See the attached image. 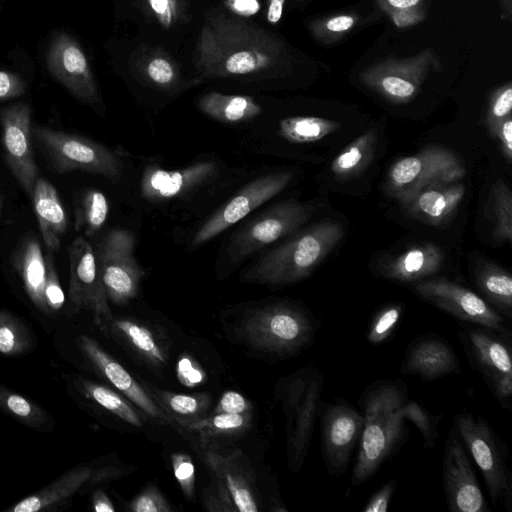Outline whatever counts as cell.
Instances as JSON below:
<instances>
[{
	"label": "cell",
	"instance_id": "obj_1",
	"mask_svg": "<svg viewBox=\"0 0 512 512\" xmlns=\"http://www.w3.org/2000/svg\"><path fill=\"white\" fill-rule=\"evenodd\" d=\"M287 56L282 40L237 18H210L196 46L195 66L205 77L259 74L279 66Z\"/></svg>",
	"mask_w": 512,
	"mask_h": 512
},
{
	"label": "cell",
	"instance_id": "obj_2",
	"mask_svg": "<svg viewBox=\"0 0 512 512\" xmlns=\"http://www.w3.org/2000/svg\"><path fill=\"white\" fill-rule=\"evenodd\" d=\"M407 387L400 380H379L359 398L363 425L351 483L361 485L397 452L407 437L404 405Z\"/></svg>",
	"mask_w": 512,
	"mask_h": 512
},
{
	"label": "cell",
	"instance_id": "obj_3",
	"mask_svg": "<svg viewBox=\"0 0 512 512\" xmlns=\"http://www.w3.org/2000/svg\"><path fill=\"white\" fill-rule=\"evenodd\" d=\"M342 237L338 222L317 223L264 254L241 274V281L278 287L303 280Z\"/></svg>",
	"mask_w": 512,
	"mask_h": 512
},
{
	"label": "cell",
	"instance_id": "obj_4",
	"mask_svg": "<svg viewBox=\"0 0 512 512\" xmlns=\"http://www.w3.org/2000/svg\"><path fill=\"white\" fill-rule=\"evenodd\" d=\"M241 331L253 347L286 356L294 355L312 343L317 324L303 308L289 302H277L248 313Z\"/></svg>",
	"mask_w": 512,
	"mask_h": 512
},
{
	"label": "cell",
	"instance_id": "obj_5",
	"mask_svg": "<svg viewBox=\"0 0 512 512\" xmlns=\"http://www.w3.org/2000/svg\"><path fill=\"white\" fill-rule=\"evenodd\" d=\"M324 376L308 366L283 379L280 396L287 418V456L290 468L298 472L307 456L315 421L321 407Z\"/></svg>",
	"mask_w": 512,
	"mask_h": 512
},
{
	"label": "cell",
	"instance_id": "obj_6",
	"mask_svg": "<svg viewBox=\"0 0 512 512\" xmlns=\"http://www.w3.org/2000/svg\"><path fill=\"white\" fill-rule=\"evenodd\" d=\"M453 426L482 473L491 503L501 502L511 512L512 472L504 443L482 417L472 413L456 414Z\"/></svg>",
	"mask_w": 512,
	"mask_h": 512
},
{
	"label": "cell",
	"instance_id": "obj_7",
	"mask_svg": "<svg viewBox=\"0 0 512 512\" xmlns=\"http://www.w3.org/2000/svg\"><path fill=\"white\" fill-rule=\"evenodd\" d=\"M464 175L465 168L456 154L445 147L430 145L391 166L386 190L405 205L423 188L458 182Z\"/></svg>",
	"mask_w": 512,
	"mask_h": 512
},
{
	"label": "cell",
	"instance_id": "obj_8",
	"mask_svg": "<svg viewBox=\"0 0 512 512\" xmlns=\"http://www.w3.org/2000/svg\"><path fill=\"white\" fill-rule=\"evenodd\" d=\"M459 338L471 365L504 409H511L512 358L511 337L476 325L465 324Z\"/></svg>",
	"mask_w": 512,
	"mask_h": 512
},
{
	"label": "cell",
	"instance_id": "obj_9",
	"mask_svg": "<svg viewBox=\"0 0 512 512\" xmlns=\"http://www.w3.org/2000/svg\"><path fill=\"white\" fill-rule=\"evenodd\" d=\"M32 132L58 171L82 170L113 181L122 175L123 163L120 158L91 139L39 126L34 127Z\"/></svg>",
	"mask_w": 512,
	"mask_h": 512
},
{
	"label": "cell",
	"instance_id": "obj_10",
	"mask_svg": "<svg viewBox=\"0 0 512 512\" xmlns=\"http://www.w3.org/2000/svg\"><path fill=\"white\" fill-rule=\"evenodd\" d=\"M416 295L467 324L493 330L511 337L510 320L498 313L484 298L472 290L444 278L413 283Z\"/></svg>",
	"mask_w": 512,
	"mask_h": 512
},
{
	"label": "cell",
	"instance_id": "obj_11",
	"mask_svg": "<svg viewBox=\"0 0 512 512\" xmlns=\"http://www.w3.org/2000/svg\"><path fill=\"white\" fill-rule=\"evenodd\" d=\"M314 207L294 200H286L266 209L255 216L230 240L227 257L232 263H239L297 231L312 216Z\"/></svg>",
	"mask_w": 512,
	"mask_h": 512
},
{
	"label": "cell",
	"instance_id": "obj_12",
	"mask_svg": "<svg viewBox=\"0 0 512 512\" xmlns=\"http://www.w3.org/2000/svg\"><path fill=\"white\" fill-rule=\"evenodd\" d=\"M439 61L431 49L406 58H386L365 68L360 81L383 98L396 104L412 101L432 68Z\"/></svg>",
	"mask_w": 512,
	"mask_h": 512
},
{
	"label": "cell",
	"instance_id": "obj_13",
	"mask_svg": "<svg viewBox=\"0 0 512 512\" xmlns=\"http://www.w3.org/2000/svg\"><path fill=\"white\" fill-rule=\"evenodd\" d=\"M135 238L125 229H113L102 240L96 255L108 300L125 305L135 298L144 271L134 257Z\"/></svg>",
	"mask_w": 512,
	"mask_h": 512
},
{
	"label": "cell",
	"instance_id": "obj_14",
	"mask_svg": "<svg viewBox=\"0 0 512 512\" xmlns=\"http://www.w3.org/2000/svg\"><path fill=\"white\" fill-rule=\"evenodd\" d=\"M321 411V452L331 476L344 474L358 446L363 418L348 402L337 400L324 403Z\"/></svg>",
	"mask_w": 512,
	"mask_h": 512
},
{
	"label": "cell",
	"instance_id": "obj_15",
	"mask_svg": "<svg viewBox=\"0 0 512 512\" xmlns=\"http://www.w3.org/2000/svg\"><path fill=\"white\" fill-rule=\"evenodd\" d=\"M292 178L291 171H280L265 174L250 181L201 225L193 236L192 246L198 247L205 244L242 220L253 210L283 191Z\"/></svg>",
	"mask_w": 512,
	"mask_h": 512
},
{
	"label": "cell",
	"instance_id": "obj_16",
	"mask_svg": "<svg viewBox=\"0 0 512 512\" xmlns=\"http://www.w3.org/2000/svg\"><path fill=\"white\" fill-rule=\"evenodd\" d=\"M69 299L77 309L91 311L94 323L106 331L112 313L100 278L96 254L84 236L77 237L69 248Z\"/></svg>",
	"mask_w": 512,
	"mask_h": 512
},
{
	"label": "cell",
	"instance_id": "obj_17",
	"mask_svg": "<svg viewBox=\"0 0 512 512\" xmlns=\"http://www.w3.org/2000/svg\"><path fill=\"white\" fill-rule=\"evenodd\" d=\"M442 481L451 512H487L488 503L475 475L469 453L454 426L445 440Z\"/></svg>",
	"mask_w": 512,
	"mask_h": 512
},
{
	"label": "cell",
	"instance_id": "obj_18",
	"mask_svg": "<svg viewBox=\"0 0 512 512\" xmlns=\"http://www.w3.org/2000/svg\"><path fill=\"white\" fill-rule=\"evenodd\" d=\"M7 165L28 196L38 179L31 141V109L19 103L0 110Z\"/></svg>",
	"mask_w": 512,
	"mask_h": 512
},
{
	"label": "cell",
	"instance_id": "obj_19",
	"mask_svg": "<svg viewBox=\"0 0 512 512\" xmlns=\"http://www.w3.org/2000/svg\"><path fill=\"white\" fill-rule=\"evenodd\" d=\"M47 67L79 100L93 104L98 101L96 82L89 62L75 39L62 33L50 44Z\"/></svg>",
	"mask_w": 512,
	"mask_h": 512
},
{
	"label": "cell",
	"instance_id": "obj_20",
	"mask_svg": "<svg viewBox=\"0 0 512 512\" xmlns=\"http://www.w3.org/2000/svg\"><path fill=\"white\" fill-rule=\"evenodd\" d=\"M78 346L96 370L142 411L153 418L171 421V417L157 404L149 392L97 341L87 335H81L78 337Z\"/></svg>",
	"mask_w": 512,
	"mask_h": 512
},
{
	"label": "cell",
	"instance_id": "obj_21",
	"mask_svg": "<svg viewBox=\"0 0 512 512\" xmlns=\"http://www.w3.org/2000/svg\"><path fill=\"white\" fill-rule=\"evenodd\" d=\"M216 173L213 162H198L179 170L148 165L140 182L141 195L150 201H164L185 195L211 180Z\"/></svg>",
	"mask_w": 512,
	"mask_h": 512
},
{
	"label": "cell",
	"instance_id": "obj_22",
	"mask_svg": "<svg viewBox=\"0 0 512 512\" xmlns=\"http://www.w3.org/2000/svg\"><path fill=\"white\" fill-rule=\"evenodd\" d=\"M459 359L448 341L437 335H424L408 346L401 372L433 381L460 373Z\"/></svg>",
	"mask_w": 512,
	"mask_h": 512
},
{
	"label": "cell",
	"instance_id": "obj_23",
	"mask_svg": "<svg viewBox=\"0 0 512 512\" xmlns=\"http://www.w3.org/2000/svg\"><path fill=\"white\" fill-rule=\"evenodd\" d=\"M465 191L459 182L431 185L416 193L404 206L418 219L438 226L453 216Z\"/></svg>",
	"mask_w": 512,
	"mask_h": 512
},
{
	"label": "cell",
	"instance_id": "obj_24",
	"mask_svg": "<svg viewBox=\"0 0 512 512\" xmlns=\"http://www.w3.org/2000/svg\"><path fill=\"white\" fill-rule=\"evenodd\" d=\"M443 263L442 249L432 243H424L388 260L381 271L389 279L415 283L436 274Z\"/></svg>",
	"mask_w": 512,
	"mask_h": 512
},
{
	"label": "cell",
	"instance_id": "obj_25",
	"mask_svg": "<svg viewBox=\"0 0 512 512\" xmlns=\"http://www.w3.org/2000/svg\"><path fill=\"white\" fill-rule=\"evenodd\" d=\"M31 197L42 239L49 252H56L67 227L66 213L58 193L48 180L38 178Z\"/></svg>",
	"mask_w": 512,
	"mask_h": 512
},
{
	"label": "cell",
	"instance_id": "obj_26",
	"mask_svg": "<svg viewBox=\"0 0 512 512\" xmlns=\"http://www.w3.org/2000/svg\"><path fill=\"white\" fill-rule=\"evenodd\" d=\"M13 264L30 300L39 310L48 313L44 295L47 265L37 239L27 237L19 245L14 253Z\"/></svg>",
	"mask_w": 512,
	"mask_h": 512
},
{
	"label": "cell",
	"instance_id": "obj_27",
	"mask_svg": "<svg viewBox=\"0 0 512 512\" xmlns=\"http://www.w3.org/2000/svg\"><path fill=\"white\" fill-rule=\"evenodd\" d=\"M93 470L81 466L74 468L38 492L24 498L9 509L11 512H37L60 504L71 497L84 483L91 480Z\"/></svg>",
	"mask_w": 512,
	"mask_h": 512
},
{
	"label": "cell",
	"instance_id": "obj_28",
	"mask_svg": "<svg viewBox=\"0 0 512 512\" xmlns=\"http://www.w3.org/2000/svg\"><path fill=\"white\" fill-rule=\"evenodd\" d=\"M198 107L207 116L223 123H239L251 120L262 112V107L253 97L225 95L209 92L198 101Z\"/></svg>",
	"mask_w": 512,
	"mask_h": 512
},
{
	"label": "cell",
	"instance_id": "obj_29",
	"mask_svg": "<svg viewBox=\"0 0 512 512\" xmlns=\"http://www.w3.org/2000/svg\"><path fill=\"white\" fill-rule=\"evenodd\" d=\"M107 330L128 344L148 364L161 367L166 363V354L153 332L133 320L112 319Z\"/></svg>",
	"mask_w": 512,
	"mask_h": 512
},
{
	"label": "cell",
	"instance_id": "obj_30",
	"mask_svg": "<svg viewBox=\"0 0 512 512\" xmlns=\"http://www.w3.org/2000/svg\"><path fill=\"white\" fill-rule=\"evenodd\" d=\"M476 284L484 299L502 316L512 318V277L504 269L485 264L478 268Z\"/></svg>",
	"mask_w": 512,
	"mask_h": 512
},
{
	"label": "cell",
	"instance_id": "obj_31",
	"mask_svg": "<svg viewBox=\"0 0 512 512\" xmlns=\"http://www.w3.org/2000/svg\"><path fill=\"white\" fill-rule=\"evenodd\" d=\"M207 461L218 475L236 510L241 512L258 511L250 486L229 459L210 453L207 454Z\"/></svg>",
	"mask_w": 512,
	"mask_h": 512
},
{
	"label": "cell",
	"instance_id": "obj_32",
	"mask_svg": "<svg viewBox=\"0 0 512 512\" xmlns=\"http://www.w3.org/2000/svg\"><path fill=\"white\" fill-rule=\"evenodd\" d=\"M338 121L315 116H296L282 119L278 133L288 142L303 144L317 142L341 128Z\"/></svg>",
	"mask_w": 512,
	"mask_h": 512
},
{
	"label": "cell",
	"instance_id": "obj_33",
	"mask_svg": "<svg viewBox=\"0 0 512 512\" xmlns=\"http://www.w3.org/2000/svg\"><path fill=\"white\" fill-rule=\"evenodd\" d=\"M377 142V131L369 129L340 152L331 163L332 173L349 178L362 171L371 161Z\"/></svg>",
	"mask_w": 512,
	"mask_h": 512
},
{
	"label": "cell",
	"instance_id": "obj_34",
	"mask_svg": "<svg viewBox=\"0 0 512 512\" xmlns=\"http://www.w3.org/2000/svg\"><path fill=\"white\" fill-rule=\"evenodd\" d=\"M109 204L106 196L99 190H85L76 209L75 229L82 230L84 236L95 235L106 222Z\"/></svg>",
	"mask_w": 512,
	"mask_h": 512
},
{
	"label": "cell",
	"instance_id": "obj_35",
	"mask_svg": "<svg viewBox=\"0 0 512 512\" xmlns=\"http://www.w3.org/2000/svg\"><path fill=\"white\" fill-rule=\"evenodd\" d=\"M82 393L101 407L129 424L141 427L142 420L135 409L113 390L89 380L81 382Z\"/></svg>",
	"mask_w": 512,
	"mask_h": 512
},
{
	"label": "cell",
	"instance_id": "obj_36",
	"mask_svg": "<svg viewBox=\"0 0 512 512\" xmlns=\"http://www.w3.org/2000/svg\"><path fill=\"white\" fill-rule=\"evenodd\" d=\"M361 22V15L343 12L314 20L309 24V29L315 39L331 44L353 31Z\"/></svg>",
	"mask_w": 512,
	"mask_h": 512
},
{
	"label": "cell",
	"instance_id": "obj_37",
	"mask_svg": "<svg viewBox=\"0 0 512 512\" xmlns=\"http://www.w3.org/2000/svg\"><path fill=\"white\" fill-rule=\"evenodd\" d=\"M249 420L250 415L247 413H214L210 418L194 419L180 424L186 426L187 429L197 431L203 438H210L240 432L249 424Z\"/></svg>",
	"mask_w": 512,
	"mask_h": 512
},
{
	"label": "cell",
	"instance_id": "obj_38",
	"mask_svg": "<svg viewBox=\"0 0 512 512\" xmlns=\"http://www.w3.org/2000/svg\"><path fill=\"white\" fill-rule=\"evenodd\" d=\"M490 204L494 220L493 237L501 242H511L512 194L505 182L498 181L493 185Z\"/></svg>",
	"mask_w": 512,
	"mask_h": 512
},
{
	"label": "cell",
	"instance_id": "obj_39",
	"mask_svg": "<svg viewBox=\"0 0 512 512\" xmlns=\"http://www.w3.org/2000/svg\"><path fill=\"white\" fill-rule=\"evenodd\" d=\"M158 391V390H157ZM157 400V404L161 407L164 404L163 410L170 416V413L173 414L176 419L183 417L179 423L187 421L188 417H191V420L196 419V417L206 410L207 408V400L204 396H190L183 394H173L169 392L158 391L154 393Z\"/></svg>",
	"mask_w": 512,
	"mask_h": 512
},
{
	"label": "cell",
	"instance_id": "obj_40",
	"mask_svg": "<svg viewBox=\"0 0 512 512\" xmlns=\"http://www.w3.org/2000/svg\"><path fill=\"white\" fill-rule=\"evenodd\" d=\"M403 309L401 303H390L381 307L368 326L367 342L371 345H379L389 339L401 321Z\"/></svg>",
	"mask_w": 512,
	"mask_h": 512
},
{
	"label": "cell",
	"instance_id": "obj_41",
	"mask_svg": "<svg viewBox=\"0 0 512 512\" xmlns=\"http://www.w3.org/2000/svg\"><path fill=\"white\" fill-rule=\"evenodd\" d=\"M0 407L32 427H40L48 420L45 412L25 397L0 386Z\"/></svg>",
	"mask_w": 512,
	"mask_h": 512
},
{
	"label": "cell",
	"instance_id": "obj_42",
	"mask_svg": "<svg viewBox=\"0 0 512 512\" xmlns=\"http://www.w3.org/2000/svg\"><path fill=\"white\" fill-rule=\"evenodd\" d=\"M16 318L0 311V353L17 355L30 346L29 335Z\"/></svg>",
	"mask_w": 512,
	"mask_h": 512
},
{
	"label": "cell",
	"instance_id": "obj_43",
	"mask_svg": "<svg viewBox=\"0 0 512 512\" xmlns=\"http://www.w3.org/2000/svg\"><path fill=\"white\" fill-rule=\"evenodd\" d=\"M405 420L413 423L422 435L424 447L432 448L438 439L440 415L431 414L419 402L407 400L404 405Z\"/></svg>",
	"mask_w": 512,
	"mask_h": 512
},
{
	"label": "cell",
	"instance_id": "obj_44",
	"mask_svg": "<svg viewBox=\"0 0 512 512\" xmlns=\"http://www.w3.org/2000/svg\"><path fill=\"white\" fill-rule=\"evenodd\" d=\"M512 84L507 82L493 91L486 113V125L489 133L495 137L500 124L512 117Z\"/></svg>",
	"mask_w": 512,
	"mask_h": 512
},
{
	"label": "cell",
	"instance_id": "obj_45",
	"mask_svg": "<svg viewBox=\"0 0 512 512\" xmlns=\"http://www.w3.org/2000/svg\"><path fill=\"white\" fill-rule=\"evenodd\" d=\"M146 77L156 86L171 90L178 83V73L174 64L165 56L155 55L144 66Z\"/></svg>",
	"mask_w": 512,
	"mask_h": 512
},
{
	"label": "cell",
	"instance_id": "obj_46",
	"mask_svg": "<svg viewBox=\"0 0 512 512\" xmlns=\"http://www.w3.org/2000/svg\"><path fill=\"white\" fill-rule=\"evenodd\" d=\"M174 476L184 494L191 498L195 488V467L187 454L175 453L171 457Z\"/></svg>",
	"mask_w": 512,
	"mask_h": 512
},
{
	"label": "cell",
	"instance_id": "obj_47",
	"mask_svg": "<svg viewBox=\"0 0 512 512\" xmlns=\"http://www.w3.org/2000/svg\"><path fill=\"white\" fill-rule=\"evenodd\" d=\"M45 259L47 265V280L44 290L45 301L49 312H56L63 307L65 296L54 267L53 258L50 253H47Z\"/></svg>",
	"mask_w": 512,
	"mask_h": 512
},
{
	"label": "cell",
	"instance_id": "obj_48",
	"mask_svg": "<svg viewBox=\"0 0 512 512\" xmlns=\"http://www.w3.org/2000/svg\"><path fill=\"white\" fill-rule=\"evenodd\" d=\"M130 510L134 512H170L171 507L156 488H148L130 503Z\"/></svg>",
	"mask_w": 512,
	"mask_h": 512
},
{
	"label": "cell",
	"instance_id": "obj_49",
	"mask_svg": "<svg viewBox=\"0 0 512 512\" xmlns=\"http://www.w3.org/2000/svg\"><path fill=\"white\" fill-rule=\"evenodd\" d=\"M150 10L164 28L172 26L177 18L176 0H147Z\"/></svg>",
	"mask_w": 512,
	"mask_h": 512
},
{
	"label": "cell",
	"instance_id": "obj_50",
	"mask_svg": "<svg viewBox=\"0 0 512 512\" xmlns=\"http://www.w3.org/2000/svg\"><path fill=\"white\" fill-rule=\"evenodd\" d=\"M383 11L398 28H406L416 25L426 17L425 7L403 10L385 9Z\"/></svg>",
	"mask_w": 512,
	"mask_h": 512
},
{
	"label": "cell",
	"instance_id": "obj_51",
	"mask_svg": "<svg viewBox=\"0 0 512 512\" xmlns=\"http://www.w3.org/2000/svg\"><path fill=\"white\" fill-rule=\"evenodd\" d=\"M396 480L386 482L376 493L372 495L363 508L364 512H385L396 490Z\"/></svg>",
	"mask_w": 512,
	"mask_h": 512
},
{
	"label": "cell",
	"instance_id": "obj_52",
	"mask_svg": "<svg viewBox=\"0 0 512 512\" xmlns=\"http://www.w3.org/2000/svg\"><path fill=\"white\" fill-rule=\"evenodd\" d=\"M248 410L249 404L240 393L227 391L222 395L215 413L243 414Z\"/></svg>",
	"mask_w": 512,
	"mask_h": 512
},
{
	"label": "cell",
	"instance_id": "obj_53",
	"mask_svg": "<svg viewBox=\"0 0 512 512\" xmlns=\"http://www.w3.org/2000/svg\"><path fill=\"white\" fill-rule=\"evenodd\" d=\"M24 91L25 84L17 75L0 71V100L18 97Z\"/></svg>",
	"mask_w": 512,
	"mask_h": 512
},
{
	"label": "cell",
	"instance_id": "obj_54",
	"mask_svg": "<svg viewBox=\"0 0 512 512\" xmlns=\"http://www.w3.org/2000/svg\"><path fill=\"white\" fill-rule=\"evenodd\" d=\"M179 379L189 386L196 385L203 380L202 371L192 362L189 357L181 359L178 363Z\"/></svg>",
	"mask_w": 512,
	"mask_h": 512
},
{
	"label": "cell",
	"instance_id": "obj_55",
	"mask_svg": "<svg viewBox=\"0 0 512 512\" xmlns=\"http://www.w3.org/2000/svg\"><path fill=\"white\" fill-rule=\"evenodd\" d=\"M494 138L499 140L502 154L510 164L512 161V117L505 119L500 124Z\"/></svg>",
	"mask_w": 512,
	"mask_h": 512
},
{
	"label": "cell",
	"instance_id": "obj_56",
	"mask_svg": "<svg viewBox=\"0 0 512 512\" xmlns=\"http://www.w3.org/2000/svg\"><path fill=\"white\" fill-rule=\"evenodd\" d=\"M376 3L382 10H403L425 7V0H376Z\"/></svg>",
	"mask_w": 512,
	"mask_h": 512
},
{
	"label": "cell",
	"instance_id": "obj_57",
	"mask_svg": "<svg viewBox=\"0 0 512 512\" xmlns=\"http://www.w3.org/2000/svg\"><path fill=\"white\" fill-rule=\"evenodd\" d=\"M227 5L233 12L242 16L255 14L260 8L257 0H228Z\"/></svg>",
	"mask_w": 512,
	"mask_h": 512
},
{
	"label": "cell",
	"instance_id": "obj_58",
	"mask_svg": "<svg viewBox=\"0 0 512 512\" xmlns=\"http://www.w3.org/2000/svg\"><path fill=\"white\" fill-rule=\"evenodd\" d=\"M285 0H267L266 19L270 24H277L282 18Z\"/></svg>",
	"mask_w": 512,
	"mask_h": 512
},
{
	"label": "cell",
	"instance_id": "obj_59",
	"mask_svg": "<svg viewBox=\"0 0 512 512\" xmlns=\"http://www.w3.org/2000/svg\"><path fill=\"white\" fill-rule=\"evenodd\" d=\"M93 509L96 512H113L115 508L107 495L102 491H97L93 495Z\"/></svg>",
	"mask_w": 512,
	"mask_h": 512
},
{
	"label": "cell",
	"instance_id": "obj_60",
	"mask_svg": "<svg viewBox=\"0 0 512 512\" xmlns=\"http://www.w3.org/2000/svg\"><path fill=\"white\" fill-rule=\"evenodd\" d=\"M499 4L502 19L510 21L512 16V0H499Z\"/></svg>",
	"mask_w": 512,
	"mask_h": 512
},
{
	"label": "cell",
	"instance_id": "obj_61",
	"mask_svg": "<svg viewBox=\"0 0 512 512\" xmlns=\"http://www.w3.org/2000/svg\"><path fill=\"white\" fill-rule=\"evenodd\" d=\"M2 205H3V202H2V197H1V195H0V214H1V212H2Z\"/></svg>",
	"mask_w": 512,
	"mask_h": 512
}]
</instances>
